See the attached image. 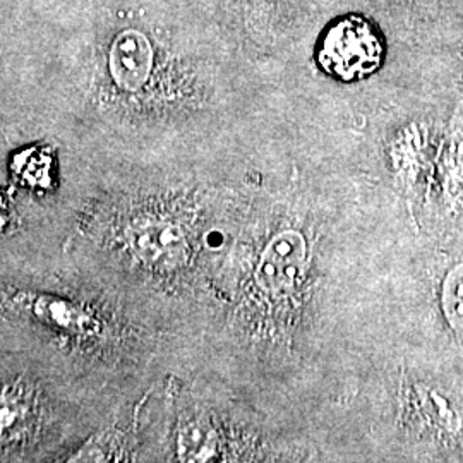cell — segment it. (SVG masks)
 Here are the masks:
<instances>
[{
	"mask_svg": "<svg viewBox=\"0 0 463 463\" xmlns=\"http://www.w3.org/2000/svg\"><path fill=\"white\" fill-rule=\"evenodd\" d=\"M400 42L415 40L364 13L347 11L330 19L317 36L316 64L331 80L361 83L386 66L392 47Z\"/></svg>",
	"mask_w": 463,
	"mask_h": 463,
	"instance_id": "cell-1",
	"label": "cell"
},
{
	"mask_svg": "<svg viewBox=\"0 0 463 463\" xmlns=\"http://www.w3.org/2000/svg\"><path fill=\"white\" fill-rule=\"evenodd\" d=\"M155 53L148 36L139 30L117 34L109 52V71L114 83L124 91H139L148 83Z\"/></svg>",
	"mask_w": 463,
	"mask_h": 463,
	"instance_id": "cell-2",
	"label": "cell"
},
{
	"mask_svg": "<svg viewBox=\"0 0 463 463\" xmlns=\"http://www.w3.org/2000/svg\"><path fill=\"white\" fill-rule=\"evenodd\" d=\"M306 258V242L294 231L279 233L261 254L258 280L269 292H280L296 283Z\"/></svg>",
	"mask_w": 463,
	"mask_h": 463,
	"instance_id": "cell-3",
	"label": "cell"
},
{
	"mask_svg": "<svg viewBox=\"0 0 463 463\" xmlns=\"http://www.w3.org/2000/svg\"><path fill=\"white\" fill-rule=\"evenodd\" d=\"M137 256L153 265H177L185 258V235L168 222H149L134 229L131 237Z\"/></svg>",
	"mask_w": 463,
	"mask_h": 463,
	"instance_id": "cell-4",
	"label": "cell"
},
{
	"mask_svg": "<svg viewBox=\"0 0 463 463\" xmlns=\"http://www.w3.org/2000/svg\"><path fill=\"white\" fill-rule=\"evenodd\" d=\"M38 315L42 317H47V321L66 328V330H80L86 323L84 316L80 309L72 307L71 304L62 302V300H53V298H43L38 302L36 307Z\"/></svg>",
	"mask_w": 463,
	"mask_h": 463,
	"instance_id": "cell-5",
	"label": "cell"
},
{
	"mask_svg": "<svg viewBox=\"0 0 463 463\" xmlns=\"http://www.w3.org/2000/svg\"><path fill=\"white\" fill-rule=\"evenodd\" d=\"M460 49L463 52V0L460 5Z\"/></svg>",
	"mask_w": 463,
	"mask_h": 463,
	"instance_id": "cell-6",
	"label": "cell"
},
{
	"mask_svg": "<svg viewBox=\"0 0 463 463\" xmlns=\"http://www.w3.org/2000/svg\"><path fill=\"white\" fill-rule=\"evenodd\" d=\"M256 2H261V0H256Z\"/></svg>",
	"mask_w": 463,
	"mask_h": 463,
	"instance_id": "cell-7",
	"label": "cell"
}]
</instances>
